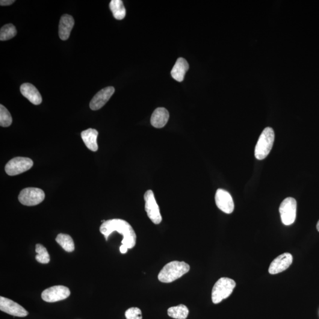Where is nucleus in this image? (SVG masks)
Returning <instances> with one entry per match:
<instances>
[{
    "instance_id": "10",
    "label": "nucleus",
    "mask_w": 319,
    "mask_h": 319,
    "mask_svg": "<svg viewBox=\"0 0 319 319\" xmlns=\"http://www.w3.org/2000/svg\"><path fill=\"white\" fill-rule=\"evenodd\" d=\"M0 310L16 317L24 318L29 315V312L20 304L4 297H0Z\"/></svg>"
},
{
    "instance_id": "27",
    "label": "nucleus",
    "mask_w": 319,
    "mask_h": 319,
    "mask_svg": "<svg viewBox=\"0 0 319 319\" xmlns=\"http://www.w3.org/2000/svg\"><path fill=\"white\" fill-rule=\"evenodd\" d=\"M128 248L125 246V245H122L120 247V252L122 254H126L128 251Z\"/></svg>"
},
{
    "instance_id": "7",
    "label": "nucleus",
    "mask_w": 319,
    "mask_h": 319,
    "mask_svg": "<svg viewBox=\"0 0 319 319\" xmlns=\"http://www.w3.org/2000/svg\"><path fill=\"white\" fill-rule=\"evenodd\" d=\"M33 165L32 160L22 157H17L10 160L5 167V172L9 176H16L31 169Z\"/></svg>"
},
{
    "instance_id": "3",
    "label": "nucleus",
    "mask_w": 319,
    "mask_h": 319,
    "mask_svg": "<svg viewBox=\"0 0 319 319\" xmlns=\"http://www.w3.org/2000/svg\"><path fill=\"white\" fill-rule=\"evenodd\" d=\"M275 134L273 128L267 127L259 136L255 148V157L261 160L264 159L270 153L274 142Z\"/></svg>"
},
{
    "instance_id": "25",
    "label": "nucleus",
    "mask_w": 319,
    "mask_h": 319,
    "mask_svg": "<svg viewBox=\"0 0 319 319\" xmlns=\"http://www.w3.org/2000/svg\"><path fill=\"white\" fill-rule=\"evenodd\" d=\"M126 319H142L141 310L137 307H131L125 313Z\"/></svg>"
},
{
    "instance_id": "4",
    "label": "nucleus",
    "mask_w": 319,
    "mask_h": 319,
    "mask_svg": "<svg viewBox=\"0 0 319 319\" xmlns=\"http://www.w3.org/2000/svg\"><path fill=\"white\" fill-rule=\"evenodd\" d=\"M236 286L234 280L229 278L223 277L217 281L213 287L212 300L214 304H218L226 299L232 293Z\"/></svg>"
},
{
    "instance_id": "18",
    "label": "nucleus",
    "mask_w": 319,
    "mask_h": 319,
    "mask_svg": "<svg viewBox=\"0 0 319 319\" xmlns=\"http://www.w3.org/2000/svg\"><path fill=\"white\" fill-rule=\"evenodd\" d=\"M97 135H98V132L97 130L93 128L85 130L81 133V137L86 146L93 152H96L98 149L97 143Z\"/></svg>"
},
{
    "instance_id": "24",
    "label": "nucleus",
    "mask_w": 319,
    "mask_h": 319,
    "mask_svg": "<svg viewBox=\"0 0 319 319\" xmlns=\"http://www.w3.org/2000/svg\"><path fill=\"white\" fill-rule=\"evenodd\" d=\"M11 115L7 109L2 105H0V126L2 127H7L12 124Z\"/></svg>"
},
{
    "instance_id": "14",
    "label": "nucleus",
    "mask_w": 319,
    "mask_h": 319,
    "mask_svg": "<svg viewBox=\"0 0 319 319\" xmlns=\"http://www.w3.org/2000/svg\"><path fill=\"white\" fill-rule=\"evenodd\" d=\"M21 93L30 102L34 105H39L42 102V97L37 89L29 83H25L20 87Z\"/></svg>"
},
{
    "instance_id": "5",
    "label": "nucleus",
    "mask_w": 319,
    "mask_h": 319,
    "mask_svg": "<svg viewBox=\"0 0 319 319\" xmlns=\"http://www.w3.org/2000/svg\"><path fill=\"white\" fill-rule=\"evenodd\" d=\"M279 211L283 223L285 225H291L296 218V200L290 197L286 198L281 203Z\"/></svg>"
},
{
    "instance_id": "15",
    "label": "nucleus",
    "mask_w": 319,
    "mask_h": 319,
    "mask_svg": "<svg viewBox=\"0 0 319 319\" xmlns=\"http://www.w3.org/2000/svg\"><path fill=\"white\" fill-rule=\"evenodd\" d=\"M74 25L75 21L70 15L64 14L62 16L59 26V35L61 40H66L69 38Z\"/></svg>"
},
{
    "instance_id": "13",
    "label": "nucleus",
    "mask_w": 319,
    "mask_h": 319,
    "mask_svg": "<svg viewBox=\"0 0 319 319\" xmlns=\"http://www.w3.org/2000/svg\"><path fill=\"white\" fill-rule=\"evenodd\" d=\"M115 89L112 87H108L99 91L91 100L90 103V108L92 110L96 111L103 107L112 95L114 94Z\"/></svg>"
},
{
    "instance_id": "28",
    "label": "nucleus",
    "mask_w": 319,
    "mask_h": 319,
    "mask_svg": "<svg viewBox=\"0 0 319 319\" xmlns=\"http://www.w3.org/2000/svg\"><path fill=\"white\" fill-rule=\"evenodd\" d=\"M316 227H317V229L318 231L319 232V221H318V223H317V225H316Z\"/></svg>"
},
{
    "instance_id": "12",
    "label": "nucleus",
    "mask_w": 319,
    "mask_h": 319,
    "mask_svg": "<svg viewBox=\"0 0 319 319\" xmlns=\"http://www.w3.org/2000/svg\"><path fill=\"white\" fill-rule=\"evenodd\" d=\"M293 261V257L291 254L286 253L278 256L271 263L268 269L270 274H277L282 273L289 268Z\"/></svg>"
},
{
    "instance_id": "21",
    "label": "nucleus",
    "mask_w": 319,
    "mask_h": 319,
    "mask_svg": "<svg viewBox=\"0 0 319 319\" xmlns=\"http://www.w3.org/2000/svg\"><path fill=\"white\" fill-rule=\"evenodd\" d=\"M167 314L173 319H186L189 315V309L184 304H180L170 307L167 310Z\"/></svg>"
},
{
    "instance_id": "8",
    "label": "nucleus",
    "mask_w": 319,
    "mask_h": 319,
    "mask_svg": "<svg viewBox=\"0 0 319 319\" xmlns=\"http://www.w3.org/2000/svg\"><path fill=\"white\" fill-rule=\"evenodd\" d=\"M144 198L145 210H146L148 217L154 223L156 224L160 223L162 217L153 191L152 190L147 191L144 194Z\"/></svg>"
},
{
    "instance_id": "6",
    "label": "nucleus",
    "mask_w": 319,
    "mask_h": 319,
    "mask_svg": "<svg viewBox=\"0 0 319 319\" xmlns=\"http://www.w3.org/2000/svg\"><path fill=\"white\" fill-rule=\"evenodd\" d=\"M45 198L44 192L40 189L28 188L23 189L19 196V202L23 205L32 206L42 202Z\"/></svg>"
},
{
    "instance_id": "16",
    "label": "nucleus",
    "mask_w": 319,
    "mask_h": 319,
    "mask_svg": "<svg viewBox=\"0 0 319 319\" xmlns=\"http://www.w3.org/2000/svg\"><path fill=\"white\" fill-rule=\"evenodd\" d=\"M169 119V113L164 108H158L156 109L151 118V124L157 128L164 127Z\"/></svg>"
},
{
    "instance_id": "17",
    "label": "nucleus",
    "mask_w": 319,
    "mask_h": 319,
    "mask_svg": "<svg viewBox=\"0 0 319 319\" xmlns=\"http://www.w3.org/2000/svg\"><path fill=\"white\" fill-rule=\"evenodd\" d=\"M189 68V64L186 59L180 58L177 59L171 70V76L177 82H181L184 80L186 73L188 72Z\"/></svg>"
},
{
    "instance_id": "20",
    "label": "nucleus",
    "mask_w": 319,
    "mask_h": 319,
    "mask_svg": "<svg viewBox=\"0 0 319 319\" xmlns=\"http://www.w3.org/2000/svg\"><path fill=\"white\" fill-rule=\"evenodd\" d=\"M56 241L68 253H72L75 250V244L73 239L69 235L59 233L56 238Z\"/></svg>"
},
{
    "instance_id": "2",
    "label": "nucleus",
    "mask_w": 319,
    "mask_h": 319,
    "mask_svg": "<svg viewBox=\"0 0 319 319\" xmlns=\"http://www.w3.org/2000/svg\"><path fill=\"white\" fill-rule=\"evenodd\" d=\"M190 270V266L183 261H174L168 263L158 275L160 282L170 283L180 279Z\"/></svg>"
},
{
    "instance_id": "19",
    "label": "nucleus",
    "mask_w": 319,
    "mask_h": 319,
    "mask_svg": "<svg viewBox=\"0 0 319 319\" xmlns=\"http://www.w3.org/2000/svg\"><path fill=\"white\" fill-rule=\"evenodd\" d=\"M109 8L115 19L121 20L126 17V8L121 0H112L109 4Z\"/></svg>"
},
{
    "instance_id": "22",
    "label": "nucleus",
    "mask_w": 319,
    "mask_h": 319,
    "mask_svg": "<svg viewBox=\"0 0 319 319\" xmlns=\"http://www.w3.org/2000/svg\"><path fill=\"white\" fill-rule=\"evenodd\" d=\"M35 253H37L35 259L37 262L43 264H48L50 260L49 254L43 245L39 244L35 245Z\"/></svg>"
},
{
    "instance_id": "9",
    "label": "nucleus",
    "mask_w": 319,
    "mask_h": 319,
    "mask_svg": "<svg viewBox=\"0 0 319 319\" xmlns=\"http://www.w3.org/2000/svg\"><path fill=\"white\" fill-rule=\"evenodd\" d=\"M70 294V289L66 287L55 286L44 289L41 293V298L46 302L54 303L66 299Z\"/></svg>"
},
{
    "instance_id": "11",
    "label": "nucleus",
    "mask_w": 319,
    "mask_h": 319,
    "mask_svg": "<svg viewBox=\"0 0 319 319\" xmlns=\"http://www.w3.org/2000/svg\"><path fill=\"white\" fill-rule=\"evenodd\" d=\"M215 202L221 211L227 214H232L234 210V203L229 192L219 189L215 194Z\"/></svg>"
},
{
    "instance_id": "26",
    "label": "nucleus",
    "mask_w": 319,
    "mask_h": 319,
    "mask_svg": "<svg viewBox=\"0 0 319 319\" xmlns=\"http://www.w3.org/2000/svg\"><path fill=\"white\" fill-rule=\"evenodd\" d=\"M15 2L14 0H1L0 5L3 6L10 5Z\"/></svg>"
},
{
    "instance_id": "1",
    "label": "nucleus",
    "mask_w": 319,
    "mask_h": 319,
    "mask_svg": "<svg viewBox=\"0 0 319 319\" xmlns=\"http://www.w3.org/2000/svg\"><path fill=\"white\" fill-rule=\"evenodd\" d=\"M99 230L104 235L106 241L108 240L109 236L115 231L123 235L122 245H125L128 249L135 247L137 236L131 224L126 221L121 219L106 221L100 225Z\"/></svg>"
},
{
    "instance_id": "23",
    "label": "nucleus",
    "mask_w": 319,
    "mask_h": 319,
    "mask_svg": "<svg viewBox=\"0 0 319 319\" xmlns=\"http://www.w3.org/2000/svg\"><path fill=\"white\" fill-rule=\"evenodd\" d=\"M17 34V30L12 24H7L2 26L0 31V40L5 41L11 39Z\"/></svg>"
}]
</instances>
